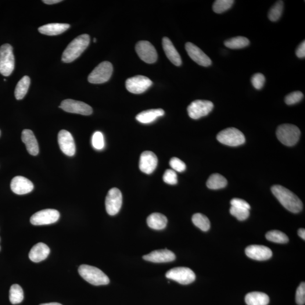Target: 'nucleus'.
Returning a JSON list of instances; mask_svg holds the SVG:
<instances>
[{
  "mask_svg": "<svg viewBox=\"0 0 305 305\" xmlns=\"http://www.w3.org/2000/svg\"><path fill=\"white\" fill-rule=\"evenodd\" d=\"M164 114V111L162 109H150L139 113L136 117V120L143 124L152 123L157 118L162 117Z\"/></svg>",
  "mask_w": 305,
  "mask_h": 305,
  "instance_id": "obj_25",
  "label": "nucleus"
},
{
  "mask_svg": "<svg viewBox=\"0 0 305 305\" xmlns=\"http://www.w3.org/2000/svg\"><path fill=\"white\" fill-rule=\"evenodd\" d=\"M218 142L225 145L238 146L245 142V136L243 132L235 128H228L221 131L217 135Z\"/></svg>",
  "mask_w": 305,
  "mask_h": 305,
  "instance_id": "obj_6",
  "label": "nucleus"
},
{
  "mask_svg": "<svg viewBox=\"0 0 305 305\" xmlns=\"http://www.w3.org/2000/svg\"><path fill=\"white\" fill-rule=\"evenodd\" d=\"M271 191L285 209L293 213H299L303 210V204L295 193L282 185L272 186Z\"/></svg>",
  "mask_w": 305,
  "mask_h": 305,
  "instance_id": "obj_1",
  "label": "nucleus"
},
{
  "mask_svg": "<svg viewBox=\"0 0 305 305\" xmlns=\"http://www.w3.org/2000/svg\"><path fill=\"white\" fill-rule=\"evenodd\" d=\"M112 64L108 61L100 63L89 75L88 81L92 84L104 83L110 80L113 73Z\"/></svg>",
  "mask_w": 305,
  "mask_h": 305,
  "instance_id": "obj_7",
  "label": "nucleus"
},
{
  "mask_svg": "<svg viewBox=\"0 0 305 305\" xmlns=\"http://www.w3.org/2000/svg\"><path fill=\"white\" fill-rule=\"evenodd\" d=\"M60 213L55 209H45L38 211L31 217L30 222L34 225H48L59 221Z\"/></svg>",
  "mask_w": 305,
  "mask_h": 305,
  "instance_id": "obj_10",
  "label": "nucleus"
},
{
  "mask_svg": "<svg viewBox=\"0 0 305 305\" xmlns=\"http://www.w3.org/2000/svg\"><path fill=\"white\" fill-rule=\"evenodd\" d=\"M158 159L155 154L150 151L142 153L140 158L139 168L142 173L150 174L156 170Z\"/></svg>",
  "mask_w": 305,
  "mask_h": 305,
  "instance_id": "obj_17",
  "label": "nucleus"
},
{
  "mask_svg": "<svg viewBox=\"0 0 305 305\" xmlns=\"http://www.w3.org/2000/svg\"><path fill=\"white\" fill-rule=\"evenodd\" d=\"M296 56L299 59H305V41L298 46L296 51Z\"/></svg>",
  "mask_w": 305,
  "mask_h": 305,
  "instance_id": "obj_44",
  "label": "nucleus"
},
{
  "mask_svg": "<svg viewBox=\"0 0 305 305\" xmlns=\"http://www.w3.org/2000/svg\"><path fill=\"white\" fill-rule=\"evenodd\" d=\"M70 26L65 23H50L39 28L41 34L48 36L58 35L69 29Z\"/></svg>",
  "mask_w": 305,
  "mask_h": 305,
  "instance_id": "obj_24",
  "label": "nucleus"
},
{
  "mask_svg": "<svg viewBox=\"0 0 305 305\" xmlns=\"http://www.w3.org/2000/svg\"><path fill=\"white\" fill-rule=\"evenodd\" d=\"M265 238L269 241L279 244H285L289 241L288 236L284 233L278 230L268 232L265 235Z\"/></svg>",
  "mask_w": 305,
  "mask_h": 305,
  "instance_id": "obj_34",
  "label": "nucleus"
},
{
  "mask_svg": "<svg viewBox=\"0 0 305 305\" xmlns=\"http://www.w3.org/2000/svg\"><path fill=\"white\" fill-rule=\"evenodd\" d=\"M163 45L164 52L172 63L174 65L180 66L182 63L181 57L176 49L173 42L167 37L163 38Z\"/></svg>",
  "mask_w": 305,
  "mask_h": 305,
  "instance_id": "obj_21",
  "label": "nucleus"
},
{
  "mask_svg": "<svg viewBox=\"0 0 305 305\" xmlns=\"http://www.w3.org/2000/svg\"><path fill=\"white\" fill-rule=\"evenodd\" d=\"M186 51L193 61L199 65L208 67L212 64V61L198 46L192 42H186L185 44Z\"/></svg>",
  "mask_w": 305,
  "mask_h": 305,
  "instance_id": "obj_15",
  "label": "nucleus"
},
{
  "mask_svg": "<svg viewBox=\"0 0 305 305\" xmlns=\"http://www.w3.org/2000/svg\"><path fill=\"white\" fill-rule=\"evenodd\" d=\"M230 213L239 221L246 220L249 216V210L234 206L230 208Z\"/></svg>",
  "mask_w": 305,
  "mask_h": 305,
  "instance_id": "obj_36",
  "label": "nucleus"
},
{
  "mask_svg": "<svg viewBox=\"0 0 305 305\" xmlns=\"http://www.w3.org/2000/svg\"><path fill=\"white\" fill-rule=\"evenodd\" d=\"M304 98L303 93L300 91H295L289 93L285 97V102L287 105H292L299 103Z\"/></svg>",
  "mask_w": 305,
  "mask_h": 305,
  "instance_id": "obj_37",
  "label": "nucleus"
},
{
  "mask_svg": "<svg viewBox=\"0 0 305 305\" xmlns=\"http://www.w3.org/2000/svg\"><path fill=\"white\" fill-rule=\"evenodd\" d=\"M0 250H1V247H0Z\"/></svg>",
  "mask_w": 305,
  "mask_h": 305,
  "instance_id": "obj_49",
  "label": "nucleus"
},
{
  "mask_svg": "<svg viewBox=\"0 0 305 305\" xmlns=\"http://www.w3.org/2000/svg\"><path fill=\"white\" fill-rule=\"evenodd\" d=\"M152 84V81L148 78L142 75H137L128 78L125 81V87L127 90L132 93L141 94L151 87Z\"/></svg>",
  "mask_w": 305,
  "mask_h": 305,
  "instance_id": "obj_11",
  "label": "nucleus"
},
{
  "mask_svg": "<svg viewBox=\"0 0 305 305\" xmlns=\"http://www.w3.org/2000/svg\"><path fill=\"white\" fill-rule=\"evenodd\" d=\"M284 9V2L283 1H278L271 7L268 14L269 20L272 21H276L280 19Z\"/></svg>",
  "mask_w": 305,
  "mask_h": 305,
  "instance_id": "obj_33",
  "label": "nucleus"
},
{
  "mask_svg": "<svg viewBox=\"0 0 305 305\" xmlns=\"http://www.w3.org/2000/svg\"><path fill=\"white\" fill-rule=\"evenodd\" d=\"M15 67V59L12 46L9 44L0 47V74L4 77L12 74Z\"/></svg>",
  "mask_w": 305,
  "mask_h": 305,
  "instance_id": "obj_5",
  "label": "nucleus"
},
{
  "mask_svg": "<svg viewBox=\"0 0 305 305\" xmlns=\"http://www.w3.org/2000/svg\"><path fill=\"white\" fill-rule=\"evenodd\" d=\"M170 165L174 171L179 172V173H182L186 169L185 163L177 157L172 158L170 161Z\"/></svg>",
  "mask_w": 305,
  "mask_h": 305,
  "instance_id": "obj_40",
  "label": "nucleus"
},
{
  "mask_svg": "<svg viewBox=\"0 0 305 305\" xmlns=\"http://www.w3.org/2000/svg\"><path fill=\"white\" fill-rule=\"evenodd\" d=\"M227 185V181L220 174H213L210 176L206 183L208 188L211 189L224 188Z\"/></svg>",
  "mask_w": 305,
  "mask_h": 305,
  "instance_id": "obj_28",
  "label": "nucleus"
},
{
  "mask_svg": "<svg viewBox=\"0 0 305 305\" xmlns=\"http://www.w3.org/2000/svg\"><path fill=\"white\" fill-rule=\"evenodd\" d=\"M214 108L212 102L207 100H196L188 106V113L190 118L198 120L209 114Z\"/></svg>",
  "mask_w": 305,
  "mask_h": 305,
  "instance_id": "obj_9",
  "label": "nucleus"
},
{
  "mask_svg": "<svg viewBox=\"0 0 305 305\" xmlns=\"http://www.w3.org/2000/svg\"><path fill=\"white\" fill-rule=\"evenodd\" d=\"M301 135L300 129L291 124L280 125L276 130V136L283 144L292 146L299 142Z\"/></svg>",
  "mask_w": 305,
  "mask_h": 305,
  "instance_id": "obj_4",
  "label": "nucleus"
},
{
  "mask_svg": "<svg viewBox=\"0 0 305 305\" xmlns=\"http://www.w3.org/2000/svg\"><path fill=\"white\" fill-rule=\"evenodd\" d=\"M146 221L149 227L155 230H162L166 228L167 224L166 217L159 213L150 214Z\"/></svg>",
  "mask_w": 305,
  "mask_h": 305,
  "instance_id": "obj_26",
  "label": "nucleus"
},
{
  "mask_svg": "<svg viewBox=\"0 0 305 305\" xmlns=\"http://www.w3.org/2000/svg\"><path fill=\"white\" fill-rule=\"evenodd\" d=\"M166 277L183 285L191 284L195 281L196 275L187 267H179L171 269L166 274Z\"/></svg>",
  "mask_w": 305,
  "mask_h": 305,
  "instance_id": "obj_8",
  "label": "nucleus"
},
{
  "mask_svg": "<svg viewBox=\"0 0 305 305\" xmlns=\"http://www.w3.org/2000/svg\"><path fill=\"white\" fill-rule=\"evenodd\" d=\"M296 301L298 305H304L305 303V283H301L296 291Z\"/></svg>",
  "mask_w": 305,
  "mask_h": 305,
  "instance_id": "obj_42",
  "label": "nucleus"
},
{
  "mask_svg": "<svg viewBox=\"0 0 305 305\" xmlns=\"http://www.w3.org/2000/svg\"><path fill=\"white\" fill-rule=\"evenodd\" d=\"M234 3L233 0H217L213 5V11L215 13L221 14L230 9Z\"/></svg>",
  "mask_w": 305,
  "mask_h": 305,
  "instance_id": "obj_35",
  "label": "nucleus"
},
{
  "mask_svg": "<svg viewBox=\"0 0 305 305\" xmlns=\"http://www.w3.org/2000/svg\"><path fill=\"white\" fill-rule=\"evenodd\" d=\"M78 272L85 281L93 285H107L110 283L108 276L99 268L92 265L82 264L79 267Z\"/></svg>",
  "mask_w": 305,
  "mask_h": 305,
  "instance_id": "obj_3",
  "label": "nucleus"
},
{
  "mask_svg": "<svg viewBox=\"0 0 305 305\" xmlns=\"http://www.w3.org/2000/svg\"><path fill=\"white\" fill-rule=\"evenodd\" d=\"M90 37L82 34L74 39L64 50L62 56L63 62L70 63L77 59L88 47Z\"/></svg>",
  "mask_w": 305,
  "mask_h": 305,
  "instance_id": "obj_2",
  "label": "nucleus"
},
{
  "mask_svg": "<svg viewBox=\"0 0 305 305\" xmlns=\"http://www.w3.org/2000/svg\"><path fill=\"white\" fill-rule=\"evenodd\" d=\"M231 204L232 206L242 208V209L249 210L250 209V204L245 202V200L235 198L231 201Z\"/></svg>",
  "mask_w": 305,
  "mask_h": 305,
  "instance_id": "obj_43",
  "label": "nucleus"
},
{
  "mask_svg": "<svg viewBox=\"0 0 305 305\" xmlns=\"http://www.w3.org/2000/svg\"><path fill=\"white\" fill-rule=\"evenodd\" d=\"M252 83L253 87L260 90V89L263 88L265 83V78L263 74L257 73L254 74L252 78Z\"/></svg>",
  "mask_w": 305,
  "mask_h": 305,
  "instance_id": "obj_41",
  "label": "nucleus"
},
{
  "mask_svg": "<svg viewBox=\"0 0 305 305\" xmlns=\"http://www.w3.org/2000/svg\"><path fill=\"white\" fill-rule=\"evenodd\" d=\"M122 205V194L119 189L113 188L109 190L106 197L105 206L107 214L110 215L119 213Z\"/></svg>",
  "mask_w": 305,
  "mask_h": 305,
  "instance_id": "obj_12",
  "label": "nucleus"
},
{
  "mask_svg": "<svg viewBox=\"0 0 305 305\" xmlns=\"http://www.w3.org/2000/svg\"><path fill=\"white\" fill-rule=\"evenodd\" d=\"M93 41H94V42H96V38H95V39H94V40H93Z\"/></svg>",
  "mask_w": 305,
  "mask_h": 305,
  "instance_id": "obj_48",
  "label": "nucleus"
},
{
  "mask_svg": "<svg viewBox=\"0 0 305 305\" xmlns=\"http://www.w3.org/2000/svg\"><path fill=\"white\" fill-rule=\"evenodd\" d=\"M60 108L67 113L89 116L93 113L92 107L88 104L76 100L67 99L61 102Z\"/></svg>",
  "mask_w": 305,
  "mask_h": 305,
  "instance_id": "obj_13",
  "label": "nucleus"
},
{
  "mask_svg": "<svg viewBox=\"0 0 305 305\" xmlns=\"http://www.w3.org/2000/svg\"><path fill=\"white\" fill-rule=\"evenodd\" d=\"M192 220L193 224L197 227L200 228L201 230L204 232L209 230L210 222L209 219L205 215L200 213H196L193 215Z\"/></svg>",
  "mask_w": 305,
  "mask_h": 305,
  "instance_id": "obj_32",
  "label": "nucleus"
},
{
  "mask_svg": "<svg viewBox=\"0 0 305 305\" xmlns=\"http://www.w3.org/2000/svg\"><path fill=\"white\" fill-rule=\"evenodd\" d=\"M61 1H61V0H44V1H42L43 2L48 5L55 4V3H59Z\"/></svg>",
  "mask_w": 305,
  "mask_h": 305,
  "instance_id": "obj_45",
  "label": "nucleus"
},
{
  "mask_svg": "<svg viewBox=\"0 0 305 305\" xmlns=\"http://www.w3.org/2000/svg\"><path fill=\"white\" fill-rule=\"evenodd\" d=\"M0 134H1V131H0Z\"/></svg>",
  "mask_w": 305,
  "mask_h": 305,
  "instance_id": "obj_50",
  "label": "nucleus"
},
{
  "mask_svg": "<svg viewBox=\"0 0 305 305\" xmlns=\"http://www.w3.org/2000/svg\"><path fill=\"white\" fill-rule=\"evenodd\" d=\"M21 141L26 145L27 151L32 156H37L39 152L38 142L34 134L30 130H24L21 133Z\"/></svg>",
  "mask_w": 305,
  "mask_h": 305,
  "instance_id": "obj_22",
  "label": "nucleus"
},
{
  "mask_svg": "<svg viewBox=\"0 0 305 305\" xmlns=\"http://www.w3.org/2000/svg\"><path fill=\"white\" fill-rule=\"evenodd\" d=\"M245 253L251 259L257 261L267 260L272 256L271 250L263 245H253L247 246L245 249Z\"/></svg>",
  "mask_w": 305,
  "mask_h": 305,
  "instance_id": "obj_19",
  "label": "nucleus"
},
{
  "mask_svg": "<svg viewBox=\"0 0 305 305\" xmlns=\"http://www.w3.org/2000/svg\"><path fill=\"white\" fill-rule=\"evenodd\" d=\"M30 85V78L24 76L18 82L15 89V97L17 100H21L26 95Z\"/></svg>",
  "mask_w": 305,
  "mask_h": 305,
  "instance_id": "obj_29",
  "label": "nucleus"
},
{
  "mask_svg": "<svg viewBox=\"0 0 305 305\" xmlns=\"http://www.w3.org/2000/svg\"><path fill=\"white\" fill-rule=\"evenodd\" d=\"M10 187L14 193L22 195L32 191L34 189V184L28 179L21 176H17L11 182Z\"/></svg>",
  "mask_w": 305,
  "mask_h": 305,
  "instance_id": "obj_18",
  "label": "nucleus"
},
{
  "mask_svg": "<svg viewBox=\"0 0 305 305\" xmlns=\"http://www.w3.org/2000/svg\"><path fill=\"white\" fill-rule=\"evenodd\" d=\"M245 300L247 305H267L270 301L266 294L258 292L247 293Z\"/></svg>",
  "mask_w": 305,
  "mask_h": 305,
  "instance_id": "obj_27",
  "label": "nucleus"
},
{
  "mask_svg": "<svg viewBox=\"0 0 305 305\" xmlns=\"http://www.w3.org/2000/svg\"><path fill=\"white\" fill-rule=\"evenodd\" d=\"M163 181L168 184L175 185L178 183V177L173 170L168 169L164 172L163 176Z\"/></svg>",
  "mask_w": 305,
  "mask_h": 305,
  "instance_id": "obj_39",
  "label": "nucleus"
},
{
  "mask_svg": "<svg viewBox=\"0 0 305 305\" xmlns=\"http://www.w3.org/2000/svg\"><path fill=\"white\" fill-rule=\"evenodd\" d=\"M49 253V247L44 243H39L32 247L29 253V258L34 263H38L46 259Z\"/></svg>",
  "mask_w": 305,
  "mask_h": 305,
  "instance_id": "obj_23",
  "label": "nucleus"
},
{
  "mask_svg": "<svg viewBox=\"0 0 305 305\" xmlns=\"http://www.w3.org/2000/svg\"><path fill=\"white\" fill-rule=\"evenodd\" d=\"M40 305H62L59 303H47V304H42Z\"/></svg>",
  "mask_w": 305,
  "mask_h": 305,
  "instance_id": "obj_47",
  "label": "nucleus"
},
{
  "mask_svg": "<svg viewBox=\"0 0 305 305\" xmlns=\"http://www.w3.org/2000/svg\"><path fill=\"white\" fill-rule=\"evenodd\" d=\"M226 47L232 49H242L246 47L250 44L248 39L243 37H235L224 41Z\"/></svg>",
  "mask_w": 305,
  "mask_h": 305,
  "instance_id": "obj_30",
  "label": "nucleus"
},
{
  "mask_svg": "<svg viewBox=\"0 0 305 305\" xmlns=\"http://www.w3.org/2000/svg\"><path fill=\"white\" fill-rule=\"evenodd\" d=\"M143 259L153 263H166L176 259L175 254L167 249L153 251L142 257Z\"/></svg>",
  "mask_w": 305,
  "mask_h": 305,
  "instance_id": "obj_20",
  "label": "nucleus"
},
{
  "mask_svg": "<svg viewBox=\"0 0 305 305\" xmlns=\"http://www.w3.org/2000/svg\"><path fill=\"white\" fill-rule=\"evenodd\" d=\"M136 51L141 59L146 63H153L158 58L154 46L149 41H141L136 45Z\"/></svg>",
  "mask_w": 305,
  "mask_h": 305,
  "instance_id": "obj_14",
  "label": "nucleus"
},
{
  "mask_svg": "<svg viewBox=\"0 0 305 305\" xmlns=\"http://www.w3.org/2000/svg\"><path fill=\"white\" fill-rule=\"evenodd\" d=\"M92 143L93 146L96 149L101 150L103 148L105 142H104L103 135L101 132L97 131L94 133L92 136Z\"/></svg>",
  "mask_w": 305,
  "mask_h": 305,
  "instance_id": "obj_38",
  "label": "nucleus"
},
{
  "mask_svg": "<svg viewBox=\"0 0 305 305\" xmlns=\"http://www.w3.org/2000/svg\"><path fill=\"white\" fill-rule=\"evenodd\" d=\"M58 142L60 149L66 155L72 157L76 152L75 142L73 136L69 131L61 130L58 135Z\"/></svg>",
  "mask_w": 305,
  "mask_h": 305,
  "instance_id": "obj_16",
  "label": "nucleus"
},
{
  "mask_svg": "<svg viewBox=\"0 0 305 305\" xmlns=\"http://www.w3.org/2000/svg\"><path fill=\"white\" fill-rule=\"evenodd\" d=\"M24 299V293L22 288L19 285H13L10 287L9 300L13 305L19 304L22 302Z\"/></svg>",
  "mask_w": 305,
  "mask_h": 305,
  "instance_id": "obj_31",
  "label": "nucleus"
},
{
  "mask_svg": "<svg viewBox=\"0 0 305 305\" xmlns=\"http://www.w3.org/2000/svg\"><path fill=\"white\" fill-rule=\"evenodd\" d=\"M298 234H299L300 238H302L304 240H305V229L304 228H300L298 231Z\"/></svg>",
  "mask_w": 305,
  "mask_h": 305,
  "instance_id": "obj_46",
  "label": "nucleus"
}]
</instances>
